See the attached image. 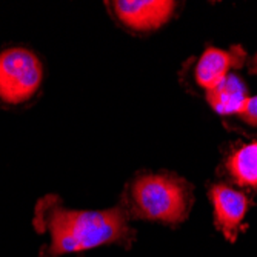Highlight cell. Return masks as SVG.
Instances as JSON below:
<instances>
[{
	"label": "cell",
	"instance_id": "1",
	"mask_svg": "<svg viewBox=\"0 0 257 257\" xmlns=\"http://www.w3.org/2000/svg\"><path fill=\"white\" fill-rule=\"evenodd\" d=\"M34 226L39 232H48L51 239L42 257H60L100 245L126 243L133 236L120 209H68L56 196H46L37 202Z\"/></svg>",
	"mask_w": 257,
	"mask_h": 257
},
{
	"label": "cell",
	"instance_id": "2",
	"mask_svg": "<svg viewBox=\"0 0 257 257\" xmlns=\"http://www.w3.org/2000/svg\"><path fill=\"white\" fill-rule=\"evenodd\" d=\"M133 203L139 217L176 225L188 216L191 188L176 176L148 174L133 185Z\"/></svg>",
	"mask_w": 257,
	"mask_h": 257
},
{
	"label": "cell",
	"instance_id": "3",
	"mask_svg": "<svg viewBox=\"0 0 257 257\" xmlns=\"http://www.w3.org/2000/svg\"><path fill=\"white\" fill-rule=\"evenodd\" d=\"M42 76V63L31 51H4L0 54V99L13 105L27 102L39 89Z\"/></svg>",
	"mask_w": 257,
	"mask_h": 257
},
{
	"label": "cell",
	"instance_id": "4",
	"mask_svg": "<svg viewBox=\"0 0 257 257\" xmlns=\"http://www.w3.org/2000/svg\"><path fill=\"white\" fill-rule=\"evenodd\" d=\"M176 4L170 0H117L112 10L125 27L136 31L157 30L171 19Z\"/></svg>",
	"mask_w": 257,
	"mask_h": 257
},
{
	"label": "cell",
	"instance_id": "5",
	"mask_svg": "<svg viewBox=\"0 0 257 257\" xmlns=\"http://www.w3.org/2000/svg\"><path fill=\"white\" fill-rule=\"evenodd\" d=\"M209 196H211L217 228L228 240H236L237 231L249 208L248 197L242 191L223 183L214 185L209 190Z\"/></svg>",
	"mask_w": 257,
	"mask_h": 257
},
{
	"label": "cell",
	"instance_id": "6",
	"mask_svg": "<svg viewBox=\"0 0 257 257\" xmlns=\"http://www.w3.org/2000/svg\"><path fill=\"white\" fill-rule=\"evenodd\" d=\"M246 59V53L240 46H232L229 50L206 48L194 68V79L205 91L213 89L223 79L231 74V69L240 68Z\"/></svg>",
	"mask_w": 257,
	"mask_h": 257
},
{
	"label": "cell",
	"instance_id": "7",
	"mask_svg": "<svg viewBox=\"0 0 257 257\" xmlns=\"http://www.w3.org/2000/svg\"><path fill=\"white\" fill-rule=\"evenodd\" d=\"M246 99V88L234 74H229L217 86L206 91V100L209 106L222 115H237Z\"/></svg>",
	"mask_w": 257,
	"mask_h": 257
},
{
	"label": "cell",
	"instance_id": "8",
	"mask_svg": "<svg viewBox=\"0 0 257 257\" xmlns=\"http://www.w3.org/2000/svg\"><path fill=\"white\" fill-rule=\"evenodd\" d=\"M226 167L231 177L240 186L257 188V140L232 153Z\"/></svg>",
	"mask_w": 257,
	"mask_h": 257
},
{
	"label": "cell",
	"instance_id": "9",
	"mask_svg": "<svg viewBox=\"0 0 257 257\" xmlns=\"http://www.w3.org/2000/svg\"><path fill=\"white\" fill-rule=\"evenodd\" d=\"M237 117L249 126H257V96L246 99L245 105L237 114Z\"/></svg>",
	"mask_w": 257,
	"mask_h": 257
},
{
	"label": "cell",
	"instance_id": "10",
	"mask_svg": "<svg viewBox=\"0 0 257 257\" xmlns=\"http://www.w3.org/2000/svg\"><path fill=\"white\" fill-rule=\"evenodd\" d=\"M251 73H257V54H255V57H254V60L251 63Z\"/></svg>",
	"mask_w": 257,
	"mask_h": 257
}]
</instances>
